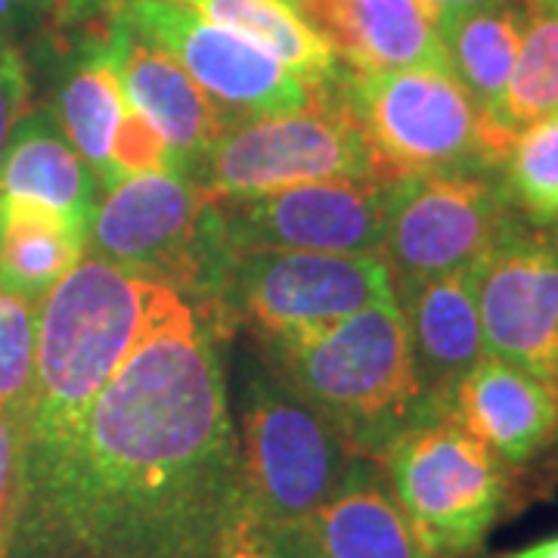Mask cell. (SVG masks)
I'll list each match as a JSON object with an SVG mask.
<instances>
[{
  "label": "cell",
  "mask_w": 558,
  "mask_h": 558,
  "mask_svg": "<svg viewBox=\"0 0 558 558\" xmlns=\"http://www.w3.org/2000/svg\"><path fill=\"white\" fill-rule=\"evenodd\" d=\"M395 299L381 255L236 252L223 264L218 292L202 319L215 336L230 326H248L260 348H277Z\"/></svg>",
  "instance_id": "7"
},
{
  "label": "cell",
  "mask_w": 558,
  "mask_h": 558,
  "mask_svg": "<svg viewBox=\"0 0 558 558\" xmlns=\"http://www.w3.org/2000/svg\"><path fill=\"white\" fill-rule=\"evenodd\" d=\"M499 558H558V534L556 537L539 539V543H531L524 549H515V553H506Z\"/></svg>",
  "instance_id": "34"
},
{
  "label": "cell",
  "mask_w": 558,
  "mask_h": 558,
  "mask_svg": "<svg viewBox=\"0 0 558 558\" xmlns=\"http://www.w3.org/2000/svg\"><path fill=\"white\" fill-rule=\"evenodd\" d=\"M416 3L425 10V16L435 22V28H438V22L450 20L457 13H465V10L484 7V3H494V0H416Z\"/></svg>",
  "instance_id": "33"
},
{
  "label": "cell",
  "mask_w": 558,
  "mask_h": 558,
  "mask_svg": "<svg viewBox=\"0 0 558 558\" xmlns=\"http://www.w3.org/2000/svg\"><path fill=\"white\" fill-rule=\"evenodd\" d=\"M450 416L512 469L531 465L558 440L556 391L494 354H484L459 381Z\"/></svg>",
  "instance_id": "17"
},
{
  "label": "cell",
  "mask_w": 558,
  "mask_h": 558,
  "mask_svg": "<svg viewBox=\"0 0 558 558\" xmlns=\"http://www.w3.org/2000/svg\"><path fill=\"white\" fill-rule=\"evenodd\" d=\"M128 0H57V20L81 25L87 32L106 28Z\"/></svg>",
  "instance_id": "31"
},
{
  "label": "cell",
  "mask_w": 558,
  "mask_h": 558,
  "mask_svg": "<svg viewBox=\"0 0 558 558\" xmlns=\"http://www.w3.org/2000/svg\"><path fill=\"white\" fill-rule=\"evenodd\" d=\"M84 252V227L38 202L0 196V289L40 304Z\"/></svg>",
  "instance_id": "20"
},
{
  "label": "cell",
  "mask_w": 558,
  "mask_h": 558,
  "mask_svg": "<svg viewBox=\"0 0 558 558\" xmlns=\"http://www.w3.org/2000/svg\"><path fill=\"white\" fill-rule=\"evenodd\" d=\"M236 447L242 512L270 543L311 519L363 459L329 418L274 373L245 385Z\"/></svg>",
  "instance_id": "5"
},
{
  "label": "cell",
  "mask_w": 558,
  "mask_h": 558,
  "mask_svg": "<svg viewBox=\"0 0 558 558\" xmlns=\"http://www.w3.org/2000/svg\"><path fill=\"white\" fill-rule=\"evenodd\" d=\"M119 13L178 60L227 124L295 112L314 100V90L264 47L178 0H128Z\"/></svg>",
  "instance_id": "12"
},
{
  "label": "cell",
  "mask_w": 558,
  "mask_h": 558,
  "mask_svg": "<svg viewBox=\"0 0 558 558\" xmlns=\"http://www.w3.org/2000/svg\"><path fill=\"white\" fill-rule=\"evenodd\" d=\"M87 255L171 286L205 317L227 264L218 215L193 180L140 174L97 199Z\"/></svg>",
  "instance_id": "8"
},
{
  "label": "cell",
  "mask_w": 558,
  "mask_h": 558,
  "mask_svg": "<svg viewBox=\"0 0 558 558\" xmlns=\"http://www.w3.org/2000/svg\"><path fill=\"white\" fill-rule=\"evenodd\" d=\"M140 174H174V161L159 131L143 119L134 106H128L112 140V149H109V174H106L102 193L119 186L121 180L140 178Z\"/></svg>",
  "instance_id": "27"
},
{
  "label": "cell",
  "mask_w": 558,
  "mask_h": 558,
  "mask_svg": "<svg viewBox=\"0 0 558 558\" xmlns=\"http://www.w3.org/2000/svg\"><path fill=\"white\" fill-rule=\"evenodd\" d=\"M90 35L100 47L102 60L119 75L128 102L165 140L174 174L190 178L227 128L215 102L202 94L199 84L180 69L174 57H168L159 44L143 38L121 13H116L106 28Z\"/></svg>",
  "instance_id": "14"
},
{
  "label": "cell",
  "mask_w": 558,
  "mask_h": 558,
  "mask_svg": "<svg viewBox=\"0 0 558 558\" xmlns=\"http://www.w3.org/2000/svg\"><path fill=\"white\" fill-rule=\"evenodd\" d=\"M128 97L121 90L119 75L102 60L94 35L81 44L78 57L62 75L50 116L60 124L62 137L72 143L81 161L90 168L97 186H106L109 174V149L128 112Z\"/></svg>",
  "instance_id": "23"
},
{
  "label": "cell",
  "mask_w": 558,
  "mask_h": 558,
  "mask_svg": "<svg viewBox=\"0 0 558 558\" xmlns=\"http://www.w3.org/2000/svg\"><path fill=\"white\" fill-rule=\"evenodd\" d=\"M97 180L62 137L50 109H28L0 156V196L47 205L78 227H90Z\"/></svg>",
  "instance_id": "19"
},
{
  "label": "cell",
  "mask_w": 558,
  "mask_h": 558,
  "mask_svg": "<svg viewBox=\"0 0 558 558\" xmlns=\"http://www.w3.org/2000/svg\"><path fill=\"white\" fill-rule=\"evenodd\" d=\"M245 521L218 336L190 307L60 438L22 440L10 558H220Z\"/></svg>",
  "instance_id": "1"
},
{
  "label": "cell",
  "mask_w": 558,
  "mask_h": 558,
  "mask_svg": "<svg viewBox=\"0 0 558 558\" xmlns=\"http://www.w3.org/2000/svg\"><path fill=\"white\" fill-rule=\"evenodd\" d=\"M519 211L497 171H444L400 183L381 258L395 295L425 279L469 270L497 245Z\"/></svg>",
  "instance_id": "11"
},
{
  "label": "cell",
  "mask_w": 558,
  "mask_h": 558,
  "mask_svg": "<svg viewBox=\"0 0 558 558\" xmlns=\"http://www.w3.org/2000/svg\"><path fill=\"white\" fill-rule=\"evenodd\" d=\"M524 13V0H494L438 22L453 78L494 119H499V106L515 69Z\"/></svg>",
  "instance_id": "21"
},
{
  "label": "cell",
  "mask_w": 558,
  "mask_h": 558,
  "mask_svg": "<svg viewBox=\"0 0 558 558\" xmlns=\"http://www.w3.org/2000/svg\"><path fill=\"white\" fill-rule=\"evenodd\" d=\"M267 373L329 418L360 457L432 422L418 395L398 299L369 304L317 336L260 348Z\"/></svg>",
  "instance_id": "3"
},
{
  "label": "cell",
  "mask_w": 558,
  "mask_h": 558,
  "mask_svg": "<svg viewBox=\"0 0 558 558\" xmlns=\"http://www.w3.org/2000/svg\"><path fill=\"white\" fill-rule=\"evenodd\" d=\"M366 174H373V156L357 124L326 90H317L295 112L227 124L186 180L208 199H240Z\"/></svg>",
  "instance_id": "9"
},
{
  "label": "cell",
  "mask_w": 558,
  "mask_h": 558,
  "mask_svg": "<svg viewBox=\"0 0 558 558\" xmlns=\"http://www.w3.org/2000/svg\"><path fill=\"white\" fill-rule=\"evenodd\" d=\"M190 307L171 286L84 252L38 304L35 388L22 440L72 432L140 341Z\"/></svg>",
  "instance_id": "2"
},
{
  "label": "cell",
  "mask_w": 558,
  "mask_h": 558,
  "mask_svg": "<svg viewBox=\"0 0 558 558\" xmlns=\"http://www.w3.org/2000/svg\"><path fill=\"white\" fill-rule=\"evenodd\" d=\"M38 304L0 289V413L25 422L35 388Z\"/></svg>",
  "instance_id": "26"
},
{
  "label": "cell",
  "mask_w": 558,
  "mask_h": 558,
  "mask_svg": "<svg viewBox=\"0 0 558 558\" xmlns=\"http://www.w3.org/2000/svg\"><path fill=\"white\" fill-rule=\"evenodd\" d=\"M32 109V78L22 47L0 44V156L16 121Z\"/></svg>",
  "instance_id": "29"
},
{
  "label": "cell",
  "mask_w": 558,
  "mask_h": 558,
  "mask_svg": "<svg viewBox=\"0 0 558 558\" xmlns=\"http://www.w3.org/2000/svg\"><path fill=\"white\" fill-rule=\"evenodd\" d=\"M524 3L519 57L499 106V119L512 131L558 116V7Z\"/></svg>",
  "instance_id": "24"
},
{
  "label": "cell",
  "mask_w": 558,
  "mask_h": 558,
  "mask_svg": "<svg viewBox=\"0 0 558 558\" xmlns=\"http://www.w3.org/2000/svg\"><path fill=\"white\" fill-rule=\"evenodd\" d=\"M277 558H428L376 459H360L341 487L289 534Z\"/></svg>",
  "instance_id": "16"
},
{
  "label": "cell",
  "mask_w": 558,
  "mask_h": 558,
  "mask_svg": "<svg viewBox=\"0 0 558 558\" xmlns=\"http://www.w3.org/2000/svg\"><path fill=\"white\" fill-rule=\"evenodd\" d=\"M57 22V0H0V44L22 47Z\"/></svg>",
  "instance_id": "30"
},
{
  "label": "cell",
  "mask_w": 558,
  "mask_h": 558,
  "mask_svg": "<svg viewBox=\"0 0 558 558\" xmlns=\"http://www.w3.org/2000/svg\"><path fill=\"white\" fill-rule=\"evenodd\" d=\"M376 462L428 558L478 556L512 506V465L453 416L400 432Z\"/></svg>",
  "instance_id": "6"
},
{
  "label": "cell",
  "mask_w": 558,
  "mask_h": 558,
  "mask_svg": "<svg viewBox=\"0 0 558 558\" xmlns=\"http://www.w3.org/2000/svg\"><path fill=\"white\" fill-rule=\"evenodd\" d=\"M220 558H277V553H274L270 539L264 537V534H258L248 521H242L236 537L230 539L227 553Z\"/></svg>",
  "instance_id": "32"
},
{
  "label": "cell",
  "mask_w": 558,
  "mask_h": 558,
  "mask_svg": "<svg viewBox=\"0 0 558 558\" xmlns=\"http://www.w3.org/2000/svg\"><path fill=\"white\" fill-rule=\"evenodd\" d=\"M398 304L422 403L432 418L450 416L457 385L487 354L475 295V267L400 289Z\"/></svg>",
  "instance_id": "15"
},
{
  "label": "cell",
  "mask_w": 558,
  "mask_h": 558,
  "mask_svg": "<svg viewBox=\"0 0 558 558\" xmlns=\"http://www.w3.org/2000/svg\"><path fill=\"white\" fill-rule=\"evenodd\" d=\"M487 354L515 363L558 395V223L519 215L475 264Z\"/></svg>",
  "instance_id": "13"
},
{
  "label": "cell",
  "mask_w": 558,
  "mask_h": 558,
  "mask_svg": "<svg viewBox=\"0 0 558 558\" xmlns=\"http://www.w3.org/2000/svg\"><path fill=\"white\" fill-rule=\"evenodd\" d=\"M509 205L531 223H558V116L521 128L502 161Z\"/></svg>",
  "instance_id": "25"
},
{
  "label": "cell",
  "mask_w": 558,
  "mask_h": 558,
  "mask_svg": "<svg viewBox=\"0 0 558 558\" xmlns=\"http://www.w3.org/2000/svg\"><path fill=\"white\" fill-rule=\"evenodd\" d=\"M22 425L0 413V558H10L16 502H20Z\"/></svg>",
  "instance_id": "28"
},
{
  "label": "cell",
  "mask_w": 558,
  "mask_h": 558,
  "mask_svg": "<svg viewBox=\"0 0 558 558\" xmlns=\"http://www.w3.org/2000/svg\"><path fill=\"white\" fill-rule=\"evenodd\" d=\"M326 94L357 124L373 174L385 180L444 171L499 174L519 134L487 116L450 72L438 69L357 72L341 65Z\"/></svg>",
  "instance_id": "4"
},
{
  "label": "cell",
  "mask_w": 558,
  "mask_h": 558,
  "mask_svg": "<svg viewBox=\"0 0 558 558\" xmlns=\"http://www.w3.org/2000/svg\"><path fill=\"white\" fill-rule=\"evenodd\" d=\"M202 20L230 28L264 47L292 69L311 90H326L339 78L341 60L332 44L299 13L292 0H178Z\"/></svg>",
  "instance_id": "22"
},
{
  "label": "cell",
  "mask_w": 558,
  "mask_h": 558,
  "mask_svg": "<svg viewBox=\"0 0 558 558\" xmlns=\"http://www.w3.org/2000/svg\"><path fill=\"white\" fill-rule=\"evenodd\" d=\"M292 3L332 44L341 65L348 69L450 72L438 28L416 0H292Z\"/></svg>",
  "instance_id": "18"
},
{
  "label": "cell",
  "mask_w": 558,
  "mask_h": 558,
  "mask_svg": "<svg viewBox=\"0 0 558 558\" xmlns=\"http://www.w3.org/2000/svg\"><path fill=\"white\" fill-rule=\"evenodd\" d=\"M403 180H317L277 193L211 199L220 242L236 252L381 255L391 205ZM208 199V196H205Z\"/></svg>",
  "instance_id": "10"
},
{
  "label": "cell",
  "mask_w": 558,
  "mask_h": 558,
  "mask_svg": "<svg viewBox=\"0 0 558 558\" xmlns=\"http://www.w3.org/2000/svg\"><path fill=\"white\" fill-rule=\"evenodd\" d=\"M537 3H549V7H558V0H537Z\"/></svg>",
  "instance_id": "35"
}]
</instances>
